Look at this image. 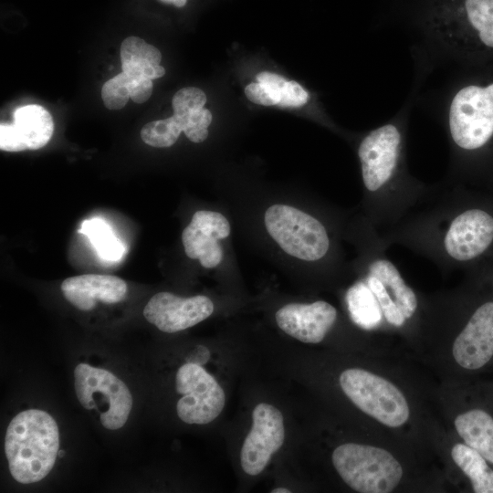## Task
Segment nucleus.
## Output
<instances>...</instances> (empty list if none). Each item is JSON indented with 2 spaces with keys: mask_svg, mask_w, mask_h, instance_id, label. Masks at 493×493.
Masks as SVG:
<instances>
[{
  "mask_svg": "<svg viewBox=\"0 0 493 493\" xmlns=\"http://www.w3.org/2000/svg\"><path fill=\"white\" fill-rule=\"evenodd\" d=\"M223 204L246 240L281 270L336 281L350 276L343 247L352 213L312 194L227 192Z\"/></svg>",
  "mask_w": 493,
  "mask_h": 493,
  "instance_id": "f257e3e1",
  "label": "nucleus"
},
{
  "mask_svg": "<svg viewBox=\"0 0 493 493\" xmlns=\"http://www.w3.org/2000/svg\"><path fill=\"white\" fill-rule=\"evenodd\" d=\"M381 236L388 247L400 245L449 273L491 247L493 215L470 201L457 184L440 182L428 198Z\"/></svg>",
  "mask_w": 493,
  "mask_h": 493,
  "instance_id": "f03ea898",
  "label": "nucleus"
},
{
  "mask_svg": "<svg viewBox=\"0 0 493 493\" xmlns=\"http://www.w3.org/2000/svg\"><path fill=\"white\" fill-rule=\"evenodd\" d=\"M418 91L411 86L398 111L356 143L362 189L358 209L380 232L398 224L436 188L413 176L407 164L409 117Z\"/></svg>",
  "mask_w": 493,
  "mask_h": 493,
  "instance_id": "7ed1b4c3",
  "label": "nucleus"
},
{
  "mask_svg": "<svg viewBox=\"0 0 493 493\" xmlns=\"http://www.w3.org/2000/svg\"><path fill=\"white\" fill-rule=\"evenodd\" d=\"M414 77L463 65L480 48L493 50V0H416L405 15Z\"/></svg>",
  "mask_w": 493,
  "mask_h": 493,
  "instance_id": "20e7f679",
  "label": "nucleus"
},
{
  "mask_svg": "<svg viewBox=\"0 0 493 493\" xmlns=\"http://www.w3.org/2000/svg\"><path fill=\"white\" fill-rule=\"evenodd\" d=\"M345 241L355 250V257L350 261L351 274L372 293L388 324L398 329L404 327L416 315L417 295L388 257V246L381 232L358 208L347 223Z\"/></svg>",
  "mask_w": 493,
  "mask_h": 493,
  "instance_id": "39448f33",
  "label": "nucleus"
},
{
  "mask_svg": "<svg viewBox=\"0 0 493 493\" xmlns=\"http://www.w3.org/2000/svg\"><path fill=\"white\" fill-rule=\"evenodd\" d=\"M58 449V427L46 411H22L6 428L5 453L9 472L21 484L36 483L46 477L56 463Z\"/></svg>",
  "mask_w": 493,
  "mask_h": 493,
  "instance_id": "423d86ee",
  "label": "nucleus"
},
{
  "mask_svg": "<svg viewBox=\"0 0 493 493\" xmlns=\"http://www.w3.org/2000/svg\"><path fill=\"white\" fill-rule=\"evenodd\" d=\"M228 210H196L183 229L185 256L205 270L231 273L238 270L232 247L233 224Z\"/></svg>",
  "mask_w": 493,
  "mask_h": 493,
  "instance_id": "0eeeda50",
  "label": "nucleus"
},
{
  "mask_svg": "<svg viewBox=\"0 0 493 493\" xmlns=\"http://www.w3.org/2000/svg\"><path fill=\"white\" fill-rule=\"evenodd\" d=\"M331 458L343 481L361 493H389L403 476L402 467L392 454L372 446L343 444L335 448Z\"/></svg>",
  "mask_w": 493,
  "mask_h": 493,
  "instance_id": "6e6552de",
  "label": "nucleus"
},
{
  "mask_svg": "<svg viewBox=\"0 0 493 493\" xmlns=\"http://www.w3.org/2000/svg\"><path fill=\"white\" fill-rule=\"evenodd\" d=\"M74 387L83 408L96 410L108 430L121 428L132 408V396L122 380L108 370L79 363L74 370Z\"/></svg>",
  "mask_w": 493,
  "mask_h": 493,
  "instance_id": "1a4fd4ad",
  "label": "nucleus"
},
{
  "mask_svg": "<svg viewBox=\"0 0 493 493\" xmlns=\"http://www.w3.org/2000/svg\"><path fill=\"white\" fill-rule=\"evenodd\" d=\"M344 393L363 413L390 427L403 425L409 418V406L403 393L386 379L360 368L340 375Z\"/></svg>",
  "mask_w": 493,
  "mask_h": 493,
  "instance_id": "9d476101",
  "label": "nucleus"
},
{
  "mask_svg": "<svg viewBox=\"0 0 493 493\" xmlns=\"http://www.w3.org/2000/svg\"><path fill=\"white\" fill-rule=\"evenodd\" d=\"M175 388L182 394L176 405L177 415L186 424H209L224 409V390L200 365H182L176 373Z\"/></svg>",
  "mask_w": 493,
  "mask_h": 493,
  "instance_id": "9b49d317",
  "label": "nucleus"
},
{
  "mask_svg": "<svg viewBox=\"0 0 493 493\" xmlns=\"http://www.w3.org/2000/svg\"><path fill=\"white\" fill-rule=\"evenodd\" d=\"M252 419L251 430L241 448L240 464L245 473L257 476L282 446L285 428L281 412L267 403H260L254 408Z\"/></svg>",
  "mask_w": 493,
  "mask_h": 493,
  "instance_id": "f8f14e48",
  "label": "nucleus"
},
{
  "mask_svg": "<svg viewBox=\"0 0 493 493\" xmlns=\"http://www.w3.org/2000/svg\"><path fill=\"white\" fill-rule=\"evenodd\" d=\"M215 311L213 300L205 295L180 297L168 291L154 294L143 309L148 322L165 333L189 329Z\"/></svg>",
  "mask_w": 493,
  "mask_h": 493,
  "instance_id": "ddd939ff",
  "label": "nucleus"
},
{
  "mask_svg": "<svg viewBox=\"0 0 493 493\" xmlns=\"http://www.w3.org/2000/svg\"><path fill=\"white\" fill-rule=\"evenodd\" d=\"M274 317L288 336L304 343H319L336 325L338 311L325 300L290 302L278 309Z\"/></svg>",
  "mask_w": 493,
  "mask_h": 493,
  "instance_id": "4468645a",
  "label": "nucleus"
},
{
  "mask_svg": "<svg viewBox=\"0 0 493 493\" xmlns=\"http://www.w3.org/2000/svg\"><path fill=\"white\" fill-rule=\"evenodd\" d=\"M453 356L467 370H477L493 357V301L477 307L456 337Z\"/></svg>",
  "mask_w": 493,
  "mask_h": 493,
  "instance_id": "2eb2a0df",
  "label": "nucleus"
},
{
  "mask_svg": "<svg viewBox=\"0 0 493 493\" xmlns=\"http://www.w3.org/2000/svg\"><path fill=\"white\" fill-rule=\"evenodd\" d=\"M65 299L79 310L89 311L98 301L107 304L121 302L127 295L126 282L115 276L86 274L66 278L61 283Z\"/></svg>",
  "mask_w": 493,
  "mask_h": 493,
  "instance_id": "dca6fc26",
  "label": "nucleus"
},
{
  "mask_svg": "<svg viewBox=\"0 0 493 493\" xmlns=\"http://www.w3.org/2000/svg\"><path fill=\"white\" fill-rule=\"evenodd\" d=\"M161 52L137 37H129L121 45L122 71L130 77L161 78L165 69L160 66Z\"/></svg>",
  "mask_w": 493,
  "mask_h": 493,
  "instance_id": "f3484780",
  "label": "nucleus"
},
{
  "mask_svg": "<svg viewBox=\"0 0 493 493\" xmlns=\"http://www.w3.org/2000/svg\"><path fill=\"white\" fill-rule=\"evenodd\" d=\"M457 434L466 445L493 464V417L481 409H472L455 419Z\"/></svg>",
  "mask_w": 493,
  "mask_h": 493,
  "instance_id": "a211bd4d",
  "label": "nucleus"
},
{
  "mask_svg": "<svg viewBox=\"0 0 493 493\" xmlns=\"http://www.w3.org/2000/svg\"><path fill=\"white\" fill-rule=\"evenodd\" d=\"M27 150L44 147L51 139L54 121L50 113L42 106H22L14 112L13 123Z\"/></svg>",
  "mask_w": 493,
  "mask_h": 493,
  "instance_id": "6ab92c4d",
  "label": "nucleus"
},
{
  "mask_svg": "<svg viewBox=\"0 0 493 493\" xmlns=\"http://www.w3.org/2000/svg\"><path fill=\"white\" fill-rule=\"evenodd\" d=\"M345 302L351 320L361 329L371 330L378 329L384 318L380 306L367 288L357 279L345 293Z\"/></svg>",
  "mask_w": 493,
  "mask_h": 493,
  "instance_id": "aec40b11",
  "label": "nucleus"
},
{
  "mask_svg": "<svg viewBox=\"0 0 493 493\" xmlns=\"http://www.w3.org/2000/svg\"><path fill=\"white\" fill-rule=\"evenodd\" d=\"M451 456L469 478L475 493H493V469L479 453L466 444H456L451 450Z\"/></svg>",
  "mask_w": 493,
  "mask_h": 493,
  "instance_id": "412c9836",
  "label": "nucleus"
},
{
  "mask_svg": "<svg viewBox=\"0 0 493 493\" xmlns=\"http://www.w3.org/2000/svg\"><path fill=\"white\" fill-rule=\"evenodd\" d=\"M79 234L86 236L100 258L108 261L120 260L124 255L125 247L115 236L109 224L100 218L84 220Z\"/></svg>",
  "mask_w": 493,
  "mask_h": 493,
  "instance_id": "4be33fe9",
  "label": "nucleus"
},
{
  "mask_svg": "<svg viewBox=\"0 0 493 493\" xmlns=\"http://www.w3.org/2000/svg\"><path fill=\"white\" fill-rule=\"evenodd\" d=\"M181 132H183V127L173 115L168 119L145 124L141 131V137L150 146L168 148L177 142Z\"/></svg>",
  "mask_w": 493,
  "mask_h": 493,
  "instance_id": "5701e85b",
  "label": "nucleus"
},
{
  "mask_svg": "<svg viewBox=\"0 0 493 493\" xmlns=\"http://www.w3.org/2000/svg\"><path fill=\"white\" fill-rule=\"evenodd\" d=\"M129 76L123 71L105 82L101 89V98L106 108L122 109L130 99Z\"/></svg>",
  "mask_w": 493,
  "mask_h": 493,
  "instance_id": "b1692460",
  "label": "nucleus"
},
{
  "mask_svg": "<svg viewBox=\"0 0 493 493\" xmlns=\"http://www.w3.org/2000/svg\"><path fill=\"white\" fill-rule=\"evenodd\" d=\"M206 102L205 92L197 88L188 87L178 90L172 100L173 115L184 117L204 108Z\"/></svg>",
  "mask_w": 493,
  "mask_h": 493,
  "instance_id": "393cba45",
  "label": "nucleus"
},
{
  "mask_svg": "<svg viewBox=\"0 0 493 493\" xmlns=\"http://www.w3.org/2000/svg\"><path fill=\"white\" fill-rule=\"evenodd\" d=\"M309 99L308 91L298 82L287 81L278 105L282 108H299L305 105Z\"/></svg>",
  "mask_w": 493,
  "mask_h": 493,
  "instance_id": "a878e982",
  "label": "nucleus"
},
{
  "mask_svg": "<svg viewBox=\"0 0 493 493\" xmlns=\"http://www.w3.org/2000/svg\"><path fill=\"white\" fill-rule=\"evenodd\" d=\"M0 149L5 152H22L27 150L14 124L1 123Z\"/></svg>",
  "mask_w": 493,
  "mask_h": 493,
  "instance_id": "bb28decb",
  "label": "nucleus"
},
{
  "mask_svg": "<svg viewBox=\"0 0 493 493\" xmlns=\"http://www.w3.org/2000/svg\"><path fill=\"white\" fill-rule=\"evenodd\" d=\"M245 94L252 102L264 106L278 105L279 102V97L260 83L248 84Z\"/></svg>",
  "mask_w": 493,
  "mask_h": 493,
  "instance_id": "cd10ccee",
  "label": "nucleus"
},
{
  "mask_svg": "<svg viewBox=\"0 0 493 493\" xmlns=\"http://www.w3.org/2000/svg\"><path fill=\"white\" fill-rule=\"evenodd\" d=\"M129 79V93L130 99L136 103H143L152 95V79L146 77H130Z\"/></svg>",
  "mask_w": 493,
  "mask_h": 493,
  "instance_id": "c85d7f7f",
  "label": "nucleus"
},
{
  "mask_svg": "<svg viewBox=\"0 0 493 493\" xmlns=\"http://www.w3.org/2000/svg\"><path fill=\"white\" fill-rule=\"evenodd\" d=\"M176 119L181 123L183 127V132L185 129H208L212 121V113L209 110L202 108L196 110L190 114L179 117L176 116Z\"/></svg>",
  "mask_w": 493,
  "mask_h": 493,
  "instance_id": "c756f323",
  "label": "nucleus"
},
{
  "mask_svg": "<svg viewBox=\"0 0 493 493\" xmlns=\"http://www.w3.org/2000/svg\"><path fill=\"white\" fill-rule=\"evenodd\" d=\"M257 79L258 83L264 85L273 93L278 95L280 100V94L287 83L284 78L276 73L263 71L257 75Z\"/></svg>",
  "mask_w": 493,
  "mask_h": 493,
  "instance_id": "7c9ffc66",
  "label": "nucleus"
},
{
  "mask_svg": "<svg viewBox=\"0 0 493 493\" xmlns=\"http://www.w3.org/2000/svg\"><path fill=\"white\" fill-rule=\"evenodd\" d=\"M184 133L189 141L194 143L205 142L209 135L208 129L188 128L184 131Z\"/></svg>",
  "mask_w": 493,
  "mask_h": 493,
  "instance_id": "2f4dec72",
  "label": "nucleus"
},
{
  "mask_svg": "<svg viewBox=\"0 0 493 493\" xmlns=\"http://www.w3.org/2000/svg\"><path fill=\"white\" fill-rule=\"evenodd\" d=\"M160 1L165 4H172L177 7H182L186 4L187 0H160Z\"/></svg>",
  "mask_w": 493,
  "mask_h": 493,
  "instance_id": "473e14b6",
  "label": "nucleus"
},
{
  "mask_svg": "<svg viewBox=\"0 0 493 493\" xmlns=\"http://www.w3.org/2000/svg\"><path fill=\"white\" fill-rule=\"evenodd\" d=\"M291 490L285 488H277L271 490V493H290Z\"/></svg>",
  "mask_w": 493,
  "mask_h": 493,
  "instance_id": "72a5a7b5",
  "label": "nucleus"
}]
</instances>
